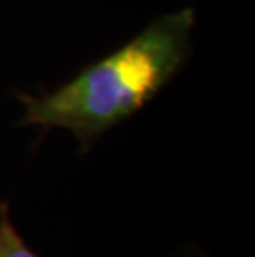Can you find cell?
<instances>
[{"label": "cell", "instance_id": "obj_1", "mask_svg": "<svg viewBox=\"0 0 255 257\" xmlns=\"http://www.w3.org/2000/svg\"><path fill=\"white\" fill-rule=\"evenodd\" d=\"M194 9L157 17L126 45L55 91L19 95L22 124L68 130L83 151L151 101L184 67L192 48Z\"/></svg>", "mask_w": 255, "mask_h": 257}, {"label": "cell", "instance_id": "obj_2", "mask_svg": "<svg viewBox=\"0 0 255 257\" xmlns=\"http://www.w3.org/2000/svg\"><path fill=\"white\" fill-rule=\"evenodd\" d=\"M0 257H40L15 229L7 202H0Z\"/></svg>", "mask_w": 255, "mask_h": 257}, {"label": "cell", "instance_id": "obj_3", "mask_svg": "<svg viewBox=\"0 0 255 257\" xmlns=\"http://www.w3.org/2000/svg\"><path fill=\"white\" fill-rule=\"evenodd\" d=\"M179 257H205L202 254H184V255H179Z\"/></svg>", "mask_w": 255, "mask_h": 257}]
</instances>
